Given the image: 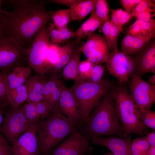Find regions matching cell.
Returning a JSON list of instances; mask_svg holds the SVG:
<instances>
[{
  "mask_svg": "<svg viewBox=\"0 0 155 155\" xmlns=\"http://www.w3.org/2000/svg\"><path fill=\"white\" fill-rule=\"evenodd\" d=\"M13 6L10 11L2 10L5 35L14 39L27 49L37 33L46 26L55 11L47 10L42 1L6 0Z\"/></svg>",
  "mask_w": 155,
  "mask_h": 155,
  "instance_id": "cell-1",
  "label": "cell"
},
{
  "mask_svg": "<svg viewBox=\"0 0 155 155\" xmlns=\"http://www.w3.org/2000/svg\"><path fill=\"white\" fill-rule=\"evenodd\" d=\"M43 120L40 119L30 126L12 146L13 155H40L36 130Z\"/></svg>",
  "mask_w": 155,
  "mask_h": 155,
  "instance_id": "cell-14",
  "label": "cell"
},
{
  "mask_svg": "<svg viewBox=\"0 0 155 155\" xmlns=\"http://www.w3.org/2000/svg\"><path fill=\"white\" fill-rule=\"evenodd\" d=\"M131 151L132 155H146L147 151L139 146L134 140L131 144Z\"/></svg>",
  "mask_w": 155,
  "mask_h": 155,
  "instance_id": "cell-44",
  "label": "cell"
},
{
  "mask_svg": "<svg viewBox=\"0 0 155 155\" xmlns=\"http://www.w3.org/2000/svg\"><path fill=\"white\" fill-rule=\"evenodd\" d=\"M34 103L37 114L40 119H46L53 113L51 107L46 101H43Z\"/></svg>",
  "mask_w": 155,
  "mask_h": 155,
  "instance_id": "cell-36",
  "label": "cell"
},
{
  "mask_svg": "<svg viewBox=\"0 0 155 155\" xmlns=\"http://www.w3.org/2000/svg\"><path fill=\"white\" fill-rule=\"evenodd\" d=\"M142 0H120V4L126 12L131 13Z\"/></svg>",
  "mask_w": 155,
  "mask_h": 155,
  "instance_id": "cell-43",
  "label": "cell"
},
{
  "mask_svg": "<svg viewBox=\"0 0 155 155\" xmlns=\"http://www.w3.org/2000/svg\"><path fill=\"white\" fill-rule=\"evenodd\" d=\"M4 112L3 110L0 108V128L1 126V124L3 122L4 118L3 117V113Z\"/></svg>",
  "mask_w": 155,
  "mask_h": 155,
  "instance_id": "cell-50",
  "label": "cell"
},
{
  "mask_svg": "<svg viewBox=\"0 0 155 155\" xmlns=\"http://www.w3.org/2000/svg\"><path fill=\"white\" fill-rule=\"evenodd\" d=\"M79 50L91 62L100 64L106 63L110 53L104 36L94 32L88 36Z\"/></svg>",
  "mask_w": 155,
  "mask_h": 155,
  "instance_id": "cell-12",
  "label": "cell"
},
{
  "mask_svg": "<svg viewBox=\"0 0 155 155\" xmlns=\"http://www.w3.org/2000/svg\"><path fill=\"white\" fill-rule=\"evenodd\" d=\"M95 14L104 23L108 20L109 11L108 2L105 0H94Z\"/></svg>",
  "mask_w": 155,
  "mask_h": 155,
  "instance_id": "cell-32",
  "label": "cell"
},
{
  "mask_svg": "<svg viewBox=\"0 0 155 155\" xmlns=\"http://www.w3.org/2000/svg\"><path fill=\"white\" fill-rule=\"evenodd\" d=\"M28 61L27 49L12 37L4 34L0 39V71L9 72L24 66Z\"/></svg>",
  "mask_w": 155,
  "mask_h": 155,
  "instance_id": "cell-6",
  "label": "cell"
},
{
  "mask_svg": "<svg viewBox=\"0 0 155 155\" xmlns=\"http://www.w3.org/2000/svg\"><path fill=\"white\" fill-rule=\"evenodd\" d=\"M84 42L75 39L73 41V51L71 58L68 63L64 67L62 75L66 80H77L79 76L78 66L80 62L81 52L80 47Z\"/></svg>",
  "mask_w": 155,
  "mask_h": 155,
  "instance_id": "cell-18",
  "label": "cell"
},
{
  "mask_svg": "<svg viewBox=\"0 0 155 155\" xmlns=\"http://www.w3.org/2000/svg\"><path fill=\"white\" fill-rule=\"evenodd\" d=\"M114 87L111 88L97 104L81 131L90 139L93 137L116 135L123 137L114 105Z\"/></svg>",
  "mask_w": 155,
  "mask_h": 155,
  "instance_id": "cell-2",
  "label": "cell"
},
{
  "mask_svg": "<svg viewBox=\"0 0 155 155\" xmlns=\"http://www.w3.org/2000/svg\"><path fill=\"white\" fill-rule=\"evenodd\" d=\"M48 80L45 76L39 75L30 76L25 83L28 102L36 103L44 101L42 91Z\"/></svg>",
  "mask_w": 155,
  "mask_h": 155,
  "instance_id": "cell-17",
  "label": "cell"
},
{
  "mask_svg": "<svg viewBox=\"0 0 155 155\" xmlns=\"http://www.w3.org/2000/svg\"><path fill=\"white\" fill-rule=\"evenodd\" d=\"M60 46L58 44L49 43L46 55V60L48 70H51L58 63Z\"/></svg>",
  "mask_w": 155,
  "mask_h": 155,
  "instance_id": "cell-30",
  "label": "cell"
},
{
  "mask_svg": "<svg viewBox=\"0 0 155 155\" xmlns=\"http://www.w3.org/2000/svg\"><path fill=\"white\" fill-rule=\"evenodd\" d=\"M148 82L154 85H155V74L148 78Z\"/></svg>",
  "mask_w": 155,
  "mask_h": 155,
  "instance_id": "cell-49",
  "label": "cell"
},
{
  "mask_svg": "<svg viewBox=\"0 0 155 155\" xmlns=\"http://www.w3.org/2000/svg\"><path fill=\"white\" fill-rule=\"evenodd\" d=\"M151 39L140 38L127 32L121 40V51L127 55H135L141 51Z\"/></svg>",
  "mask_w": 155,
  "mask_h": 155,
  "instance_id": "cell-21",
  "label": "cell"
},
{
  "mask_svg": "<svg viewBox=\"0 0 155 155\" xmlns=\"http://www.w3.org/2000/svg\"><path fill=\"white\" fill-rule=\"evenodd\" d=\"M47 28L50 32V43L57 44L65 43L74 36V32L67 26L57 29L51 22Z\"/></svg>",
  "mask_w": 155,
  "mask_h": 155,
  "instance_id": "cell-24",
  "label": "cell"
},
{
  "mask_svg": "<svg viewBox=\"0 0 155 155\" xmlns=\"http://www.w3.org/2000/svg\"><path fill=\"white\" fill-rule=\"evenodd\" d=\"M7 91L5 72L0 71V108L3 109L4 113L9 104L7 97Z\"/></svg>",
  "mask_w": 155,
  "mask_h": 155,
  "instance_id": "cell-35",
  "label": "cell"
},
{
  "mask_svg": "<svg viewBox=\"0 0 155 155\" xmlns=\"http://www.w3.org/2000/svg\"><path fill=\"white\" fill-rule=\"evenodd\" d=\"M72 51V41H68L65 44L60 47L58 61L51 69L53 70V73L59 72L68 63L71 58Z\"/></svg>",
  "mask_w": 155,
  "mask_h": 155,
  "instance_id": "cell-26",
  "label": "cell"
},
{
  "mask_svg": "<svg viewBox=\"0 0 155 155\" xmlns=\"http://www.w3.org/2000/svg\"><path fill=\"white\" fill-rule=\"evenodd\" d=\"M145 137L150 146H155V131L148 133L147 135Z\"/></svg>",
  "mask_w": 155,
  "mask_h": 155,
  "instance_id": "cell-46",
  "label": "cell"
},
{
  "mask_svg": "<svg viewBox=\"0 0 155 155\" xmlns=\"http://www.w3.org/2000/svg\"><path fill=\"white\" fill-rule=\"evenodd\" d=\"M155 8H152L147 10L138 14L136 16L137 20L144 21H148L153 19L155 15Z\"/></svg>",
  "mask_w": 155,
  "mask_h": 155,
  "instance_id": "cell-42",
  "label": "cell"
},
{
  "mask_svg": "<svg viewBox=\"0 0 155 155\" xmlns=\"http://www.w3.org/2000/svg\"><path fill=\"white\" fill-rule=\"evenodd\" d=\"M61 75L60 72L53 73L50 78L45 84L42 91L44 101L48 102L51 94L57 85L58 81L61 80Z\"/></svg>",
  "mask_w": 155,
  "mask_h": 155,
  "instance_id": "cell-31",
  "label": "cell"
},
{
  "mask_svg": "<svg viewBox=\"0 0 155 155\" xmlns=\"http://www.w3.org/2000/svg\"><path fill=\"white\" fill-rule=\"evenodd\" d=\"M138 109L140 118L142 124L146 128H150L155 131V112L150 109Z\"/></svg>",
  "mask_w": 155,
  "mask_h": 155,
  "instance_id": "cell-33",
  "label": "cell"
},
{
  "mask_svg": "<svg viewBox=\"0 0 155 155\" xmlns=\"http://www.w3.org/2000/svg\"><path fill=\"white\" fill-rule=\"evenodd\" d=\"M114 95L115 107L122 123L123 137L131 133L143 135L147 128L142 123L138 108L129 93L121 86H114Z\"/></svg>",
  "mask_w": 155,
  "mask_h": 155,
  "instance_id": "cell-5",
  "label": "cell"
},
{
  "mask_svg": "<svg viewBox=\"0 0 155 155\" xmlns=\"http://www.w3.org/2000/svg\"><path fill=\"white\" fill-rule=\"evenodd\" d=\"M27 93L25 85L19 86L7 91V97L10 105L18 106L27 100Z\"/></svg>",
  "mask_w": 155,
  "mask_h": 155,
  "instance_id": "cell-27",
  "label": "cell"
},
{
  "mask_svg": "<svg viewBox=\"0 0 155 155\" xmlns=\"http://www.w3.org/2000/svg\"><path fill=\"white\" fill-rule=\"evenodd\" d=\"M5 116L0 132L11 146L30 126L23 113L22 106H10L5 113Z\"/></svg>",
  "mask_w": 155,
  "mask_h": 155,
  "instance_id": "cell-8",
  "label": "cell"
},
{
  "mask_svg": "<svg viewBox=\"0 0 155 155\" xmlns=\"http://www.w3.org/2000/svg\"><path fill=\"white\" fill-rule=\"evenodd\" d=\"M49 155V154H48V155Z\"/></svg>",
  "mask_w": 155,
  "mask_h": 155,
  "instance_id": "cell-52",
  "label": "cell"
},
{
  "mask_svg": "<svg viewBox=\"0 0 155 155\" xmlns=\"http://www.w3.org/2000/svg\"><path fill=\"white\" fill-rule=\"evenodd\" d=\"M74 0H51L50 1L52 3L64 5L69 8L74 2Z\"/></svg>",
  "mask_w": 155,
  "mask_h": 155,
  "instance_id": "cell-45",
  "label": "cell"
},
{
  "mask_svg": "<svg viewBox=\"0 0 155 155\" xmlns=\"http://www.w3.org/2000/svg\"><path fill=\"white\" fill-rule=\"evenodd\" d=\"M50 39V32L46 26L37 33L27 49L28 65L38 75L43 76L49 70L46 55Z\"/></svg>",
  "mask_w": 155,
  "mask_h": 155,
  "instance_id": "cell-7",
  "label": "cell"
},
{
  "mask_svg": "<svg viewBox=\"0 0 155 155\" xmlns=\"http://www.w3.org/2000/svg\"><path fill=\"white\" fill-rule=\"evenodd\" d=\"M146 155H155V146H150Z\"/></svg>",
  "mask_w": 155,
  "mask_h": 155,
  "instance_id": "cell-48",
  "label": "cell"
},
{
  "mask_svg": "<svg viewBox=\"0 0 155 155\" xmlns=\"http://www.w3.org/2000/svg\"><path fill=\"white\" fill-rule=\"evenodd\" d=\"M59 81L52 91L47 102L51 107L53 113L61 112L59 104L60 94L59 85Z\"/></svg>",
  "mask_w": 155,
  "mask_h": 155,
  "instance_id": "cell-38",
  "label": "cell"
},
{
  "mask_svg": "<svg viewBox=\"0 0 155 155\" xmlns=\"http://www.w3.org/2000/svg\"><path fill=\"white\" fill-rule=\"evenodd\" d=\"M0 155H13L12 146L0 132Z\"/></svg>",
  "mask_w": 155,
  "mask_h": 155,
  "instance_id": "cell-41",
  "label": "cell"
},
{
  "mask_svg": "<svg viewBox=\"0 0 155 155\" xmlns=\"http://www.w3.org/2000/svg\"><path fill=\"white\" fill-rule=\"evenodd\" d=\"M104 69L100 63H92L89 76L87 80L94 83L97 82L102 79Z\"/></svg>",
  "mask_w": 155,
  "mask_h": 155,
  "instance_id": "cell-37",
  "label": "cell"
},
{
  "mask_svg": "<svg viewBox=\"0 0 155 155\" xmlns=\"http://www.w3.org/2000/svg\"><path fill=\"white\" fill-rule=\"evenodd\" d=\"M133 73L140 77L147 73H155V40L153 37L132 58Z\"/></svg>",
  "mask_w": 155,
  "mask_h": 155,
  "instance_id": "cell-13",
  "label": "cell"
},
{
  "mask_svg": "<svg viewBox=\"0 0 155 155\" xmlns=\"http://www.w3.org/2000/svg\"><path fill=\"white\" fill-rule=\"evenodd\" d=\"M106 63L109 72L119 84L128 82L133 73L132 58L117 48L109 53Z\"/></svg>",
  "mask_w": 155,
  "mask_h": 155,
  "instance_id": "cell-11",
  "label": "cell"
},
{
  "mask_svg": "<svg viewBox=\"0 0 155 155\" xmlns=\"http://www.w3.org/2000/svg\"><path fill=\"white\" fill-rule=\"evenodd\" d=\"M94 8V0H74L69 7L71 18V21L84 19Z\"/></svg>",
  "mask_w": 155,
  "mask_h": 155,
  "instance_id": "cell-22",
  "label": "cell"
},
{
  "mask_svg": "<svg viewBox=\"0 0 155 155\" xmlns=\"http://www.w3.org/2000/svg\"><path fill=\"white\" fill-rule=\"evenodd\" d=\"M31 72L29 65L17 67L9 72L5 71L8 91L24 84L30 76Z\"/></svg>",
  "mask_w": 155,
  "mask_h": 155,
  "instance_id": "cell-20",
  "label": "cell"
},
{
  "mask_svg": "<svg viewBox=\"0 0 155 155\" xmlns=\"http://www.w3.org/2000/svg\"><path fill=\"white\" fill-rule=\"evenodd\" d=\"M91 13L90 18L74 32L73 37L75 39L81 40L88 36L91 33L94 32L104 23L96 16L94 8Z\"/></svg>",
  "mask_w": 155,
  "mask_h": 155,
  "instance_id": "cell-23",
  "label": "cell"
},
{
  "mask_svg": "<svg viewBox=\"0 0 155 155\" xmlns=\"http://www.w3.org/2000/svg\"><path fill=\"white\" fill-rule=\"evenodd\" d=\"M113 86L109 80L102 79L94 83L87 79L74 81L69 89L75 101L80 121L85 123L97 104Z\"/></svg>",
  "mask_w": 155,
  "mask_h": 155,
  "instance_id": "cell-4",
  "label": "cell"
},
{
  "mask_svg": "<svg viewBox=\"0 0 155 155\" xmlns=\"http://www.w3.org/2000/svg\"><path fill=\"white\" fill-rule=\"evenodd\" d=\"M131 35L140 38L151 39L155 34V20L148 21L137 20L128 28V32Z\"/></svg>",
  "mask_w": 155,
  "mask_h": 155,
  "instance_id": "cell-19",
  "label": "cell"
},
{
  "mask_svg": "<svg viewBox=\"0 0 155 155\" xmlns=\"http://www.w3.org/2000/svg\"><path fill=\"white\" fill-rule=\"evenodd\" d=\"M1 1H0V12H1L2 11V10L1 9L0 7V3Z\"/></svg>",
  "mask_w": 155,
  "mask_h": 155,
  "instance_id": "cell-51",
  "label": "cell"
},
{
  "mask_svg": "<svg viewBox=\"0 0 155 155\" xmlns=\"http://www.w3.org/2000/svg\"><path fill=\"white\" fill-rule=\"evenodd\" d=\"M110 23L115 26L121 32L123 25L127 22L132 17L131 13H128L122 8L112 9Z\"/></svg>",
  "mask_w": 155,
  "mask_h": 155,
  "instance_id": "cell-28",
  "label": "cell"
},
{
  "mask_svg": "<svg viewBox=\"0 0 155 155\" xmlns=\"http://www.w3.org/2000/svg\"><path fill=\"white\" fill-rule=\"evenodd\" d=\"M59 85L60 93L59 104L61 110L68 118L79 123L80 121V116L71 92L61 79L59 82Z\"/></svg>",
  "mask_w": 155,
  "mask_h": 155,
  "instance_id": "cell-16",
  "label": "cell"
},
{
  "mask_svg": "<svg viewBox=\"0 0 155 155\" xmlns=\"http://www.w3.org/2000/svg\"><path fill=\"white\" fill-rule=\"evenodd\" d=\"M90 139L78 130L73 131L63 142L53 149L49 155H91L93 148Z\"/></svg>",
  "mask_w": 155,
  "mask_h": 155,
  "instance_id": "cell-10",
  "label": "cell"
},
{
  "mask_svg": "<svg viewBox=\"0 0 155 155\" xmlns=\"http://www.w3.org/2000/svg\"><path fill=\"white\" fill-rule=\"evenodd\" d=\"M90 140L92 143L106 147L114 155H132L131 137L129 135L123 138L113 136L106 138L95 137L91 138Z\"/></svg>",
  "mask_w": 155,
  "mask_h": 155,
  "instance_id": "cell-15",
  "label": "cell"
},
{
  "mask_svg": "<svg viewBox=\"0 0 155 155\" xmlns=\"http://www.w3.org/2000/svg\"><path fill=\"white\" fill-rule=\"evenodd\" d=\"M92 64V63L88 59L80 62L78 66L79 76L77 80L88 79L90 75Z\"/></svg>",
  "mask_w": 155,
  "mask_h": 155,
  "instance_id": "cell-39",
  "label": "cell"
},
{
  "mask_svg": "<svg viewBox=\"0 0 155 155\" xmlns=\"http://www.w3.org/2000/svg\"><path fill=\"white\" fill-rule=\"evenodd\" d=\"M129 90L130 95L137 108L150 109L155 101V85L132 73Z\"/></svg>",
  "mask_w": 155,
  "mask_h": 155,
  "instance_id": "cell-9",
  "label": "cell"
},
{
  "mask_svg": "<svg viewBox=\"0 0 155 155\" xmlns=\"http://www.w3.org/2000/svg\"><path fill=\"white\" fill-rule=\"evenodd\" d=\"M154 4L150 0H142L132 10V16H136L139 13L150 9L155 8Z\"/></svg>",
  "mask_w": 155,
  "mask_h": 155,
  "instance_id": "cell-40",
  "label": "cell"
},
{
  "mask_svg": "<svg viewBox=\"0 0 155 155\" xmlns=\"http://www.w3.org/2000/svg\"><path fill=\"white\" fill-rule=\"evenodd\" d=\"M71 15L69 9H60L55 11L51 20L54 26L57 29L66 26L71 20Z\"/></svg>",
  "mask_w": 155,
  "mask_h": 155,
  "instance_id": "cell-29",
  "label": "cell"
},
{
  "mask_svg": "<svg viewBox=\"0 0 155 155\" xmlns=\"http://www.w3.org/2000/svg\"><path fill=\"white\" fill-rule=\"evenodd\" d=\"M2 12H0V39L5 34L4 18Z\"/></svg>",
  "mask_w": 155,
  "mask_h": 155,
  "instance_id": "cell-47",
  "label": "cell"
},
{
  "mask_svg": "<svg viewBox=\"0 0 155 155\" xmlns=\"http://www.w3.org/2000/svg\"><path fill=\"white\" fill-rule=\"evenodd\" d=\"M102 32L107 43L109 50L111 51L117 48V42L120 31L108 20L102 25Z\"/></svg>",
  "mask_w": 155,
  "mask_h": 155,
  "instance_id": "cell-25",
  "label": "cell"
},
{
  "mask_svg": "<svg viewBox=\"0 0 155 155\" xmlns=\"http://www.w3.org/2000/svg\"><path fill=\"white\" fill-rule=\"evenodd\" d=\"M79 123L63 115L61 112H53L43 120L36 130L40 155H47L57 144L78 130Z\"/></svg>",
  "mask_w": 155,
  "mask_h": 155,
  "instance_id": "cell-3",
  "label": "cell"
},
{
  "mask_svg": "<svg viewBox=\"0 0 155 155\" xmlns=\"http://www.w3.org/2000/svg\"><path fill=\"white\" fill-rule=\"evenodd\" d=\"M22 109L24 115L30 126L40 120L37 114L34 103L28 102L22 106Z\"/></svg>",
  "mask_w": 155,
  "mask_h": 155,
  "instance_id": "cell-34",
  "label": "cell"
}]
</instances>
